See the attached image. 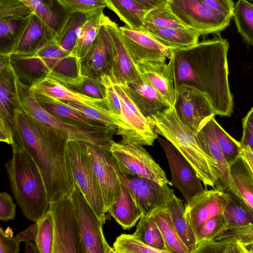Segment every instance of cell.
<instances>
[{"label":"cell","instance_id":"cell-26","mask_svg":"<svg viewBox=\"0 0 253 253\" xmlns=\"http://www.w3.org/2000/svg\"><path fill=\"white\" fill-rule=\"evenodd\" d=\"M55 38L53 31L32 13L22 38L10 54L36 52Z\"/></svg>","mask_w":253,"mask_h":253},{"label":"cell","instance_id":"cell-28","mask_svg":"<svg viewBox=\"0 0 253 253\" xmlns=\"http://www.w3.org/2000/svg\"><path fill=\"white\" fill-rule=\"evenodd\" d=\"M59 36L71 12L61 0H19Z\"/></svg>","mask_w":253,"mask_h":253},{"label":"cell","instance_id":"cell-27","mask_svg":"<svg viewBox=\"0 0 253 253\" xmlns=\"http://www.w3.org/2000/svg\"><path fill=\"white\" fill-rule=\"evenodd\" d=\"M33 95L47 112L56 119L63 122L89 129H99L109 126L89 118L68 106L61 100L40 94Z\"/></svg>","mask_w":253,"mask_h":253},{"label":"cell","instance_id":"cell-42","mask_svg":"<svg viewBox=\"0 0 253 253\" xmlns=\"http://www.w3.org/2000/svg\"><path fill=\"white\" fill-rule=\"evenodd\" d=\"M187 27L171 12L168 5L150 10L144 21V30Z\"/></svg>","mask_w":253,"mask_h":253},{"label":"cell","instance_id":"cell-17","mask_svg":"<svg viewBox=\"0 0 253 253\" xmlns=\"http://www.w3.org/2000/svg\"><path fill=\"white\" fill-rule=\"evenodd\" d=\"M157 139L169 164L172 186L178 189L186 203H188L206 190L202 181L192 165L170 142L160 137Z\"/></svg>","mask_w":253,"mask_h":253},{"label":"cell","instance_id":"cell-51","mask_svg":"<svg viewBox=\"0 0 253 253\" xmlns=\"http://www.w3.org/2000/svg\"><path fill=\"white\" fill-rule=\"evenodd\" d=\"M71 13H87L100 8L106 7L103 0H61Z\"/></svg>","mask_w":253,"mask_h":253},{"label":"cell","instance_id":"cell-50","mask_svg":"<svg viewBox=\"0 0 253 253\" xmlns=\"http://www.w3.org/2000/svg\"><path fill=\"white\" fill-rule=\"evenodd\" d=\"M101 78L106 86L105 100L107 107L112 115L121 120V103L119 96L115 89L113 84L109 76H103Z\"/></svg>","mask_w":253,"mask_h":253},{"label":"cell","instance_id":"cell-22","mask_svg":"<svg viewBox=\"0 0 253 253\" xmlns=\"http://www.w3.org/2000/svg\"><path fill=\"white\" fill-rule=\"evenodd\" d=\"M28 90L33 94H40L55 99L76 102L114 116L108 110L105 99H96L76 92L49 76L35 82L29 86Z\"/></svg>","mask_w":253,"mask_h":253},{"label":"cell","instance_id":"cell-20","mask_svg":"<svg viewBox=\"0 0 253 253\" xmlns=\"http://www.w3.org/2000/svg\"><path fill=\"white\" fill-rule=\"evenodd\" d=\"M104 22L110 35L113 44L110 78L113 83L125 85L137 79L139 72L125 46L120 27L106 16H105Z\"/></svg>","mask_w":253,"mask_h":253},{"label":"cell","instance_id":"cell-39","mask_svg":"<svg viewBox=\"0 0 253 253\" xmlns=\"http://www.w3.org/2000/svg\"><path fill=\"white\" fill-rule=\"evenodd\" d=\"M86 19V13L79 12L71 13L61 35L55 38L61 48L72 55L77 44L80 30Z\"/></svg>","mask_w":253,"mask_h":253},{"label":"cell","instance_id":"cell-48","mask_svg":"<svg viewBox=\"0 0 253 253\" xmlns=\"http://www.w3.org/2000/svg\"><path fill=\"white\" fill-rule=\"evenodd\" d=\"M228 229L229 226L223 214L214 216L208 219L197 232V243L214 240Z\"/></svg>","mask_w":253,"mask_h":253},{"label":"cell","instance_id":"cell-16","mask_svg":"<svg viewBox=\"0 0 253 253\" xmlns=\"http://www.w3.org/2000/svg\"><path fill=\"white\" fill-rule=\"evenodd\" d=\"M120 180L130 192L143 214L167 207L173 195V189L168 184L161 185L150 179L125 174L118 170Z\"/></svg>","mask_w":253,"mask_h":253},{"label":"cell","instance_id":"cell-54","mask_svg":"<svg viewBox=\"0 0 253 253\" xmlns=\"http://www.w3.org/2000/svg\"><path fill=\"white\" fill-rule=\"evenodd\" d=\"M243 135L240 142L242 146H248L253 152V107L242 120Z\"/></svg>","mask_w":253,"mask_h":253},{"label":"cell","instance_id":"cell-19","mask_svg":"<svg viewBox=\"0 0 253 253\" xmlns=\"http://www.w3.org/2000/svg\"><path fill=\"white\" fill-rule=\"evenodd\" d=\"M229 200L228 194L213 188L206 190L186 203L184 206L185 216L195 235L208 219L223 213Z\"/></svg>","mask_w":253,"mask_h":253},{"label":"cell","instance_id":"cell-35","mask_svg":"<svg viewBox=\"0 0 253 253\" xmlns=\"http://www.w3.org/2000/svg\"><path fill=\"white\" fill-rule=\"evenodd\" d=\"M167 208L178 235L192 253L197 243L195 234L185 216L183 200L174 194Z\"/></svg>","mask_w":253,"mask_h":253},{"label":"cell","instance_id":"cell-10","mask_svg":"<svg viewBox=\"0 0 253 253\" xmlns=\"http://www.w3.org/2000/svg\"><path fill=\"white\" fill-rule=\"evenodd\" d=\"M53 220L52 253H84L81 231L70 196L49 203Z\"/></svg>","mask_w":253,"mask_h":253},{"label":"cell","instance_id":"cell-60","mask_svg":"<svg viewBox=\"0 0 253 253\" xmlns=\"http://www.w3.org/2000/svg\"><path fill=\"white\" fill-rule=\"evenodd\" d=\"M245 245L246 246L249 253H253V243Z\"/></svg>","mask_w":253,"mask_h":253},{"label":"cell","instance_id":"cell-21","mask_svg":"<svg viewBox=\"0 0 253 253\" xmlns=\"http://www.w3.org/2000/svg\"><path fill=\"white\" fill-rule=\"evenodd\" d=\"M112 55L111 38L103 21L90 50L81 63L83 75L90 74L100 78L110 77Z\"/></svg>","mask_w":253,"mask_h":253},{"label":"cell","instance_id":"cell-37","mask_svg":"<svg viewBox=\"0 0 253 253\" xmlns=\"http://www.w3.org/2000/svg\"><path fill=\"white\" fill-rule=\"evenodd\" d=\"M133 235L146 245L168 253L161 231L151 213L142 215Z\"/></svg>","mask_w":253,"mask_h":253},{"label":"cell","instance_id":"cell-11","mask_svg":"<svg viewBox=\"0 0 253 253\" xmlns=\"http://www.w3.org/2000/svg\"><path fill=\"white\" fill-rule=\"evenodd\" d=\"M70 197L80 229L84 253H114L105 238L103 224L76 183Z\"/></svg>","mask_w":253,"mask_h":253},{"label":"cell","instance_id":"cell-43","mask_svg":"<svg viewBox=\"0 0 253 253\" xmlns=\"http://www.w3.org/2000/svg\"><path fill=\"white\" fill-rule=\"evenodd\" d=\"M192 253H249L246 246L233 239L203 241Z\"/></svg>","mask_w":253,"mask_h":253},{"label":"cell","instance_id":"cell-32","mask_svg":"<svg viewBox=\"0 0 253 253\" xmlns=\"http://www.w3.org/2000/svg\"><path fill=\"white\" fill-rule=\"evenodd\" d=\"M104 8H100L86 13L87 19L82 26L72 55L81 62L84 59L98 34L105 15Z\"/></svg>","mask_w":253,"mask_h":253},{"label":"cell","instance_id":"cell-58","mask_svg":"<svg viewBox=\"0 0 253 253\" xmlns=\"http://www.w3.org/2000/svg\"><path fill=\"white\" fill-rule=\"evenodd\" d=\"M240 156L246 161L253 173V152L248 146H241Z\"/></svg>","mask_w":253,"mask_h":253},{"label":"cell","instance_id":"cell-7","mask_svg":"<svg viewBox=\"0 0 253 253\" xmlns=\"http://www.w3.org/2000/svg\"><path fill=\"white\" fill-rule=\"evenodd\" d=\"M66 150L75 183L104 225L107 216L103 197L86 150L81 141L68 140Z\"/></svg>","mask_w":253,"mask_h":253},{"label":"cell","instance_id":"cell-52","mask_svg":"<svg viewBox=\"0 0 253 253\" xmlns=\"http://www.w3.org/2000/svg\"><path fill=\"white\" fill-rule=\"evenodd\" d=\"M20 242L13 236L12 229L7 227L5 231L0 228V253H18Z\"/></svg>","mask_w":253,"mask_h":253},{"label":"cell","instance_id":"cell-3","mask_svg":"<svg viewBox=\"0 0 253 253\" xmlns=\"http://www.w3.org/2000/svg\"><path fill=\"white\" fill-rule=\"evenodd\" d=\"M9 56L18 79L28 86L46 76L68 86L80 82L83 76L81 62L61 48L55 39L36 52Z\"/></svg>","mask_w":253,"mask_h":253},{"label":"cell","instance_id":"cell-40","mask_svg":"<svg viewBox=\"0 0 253 253\" xmlns=\"http://www.w3.org/2000/svg\"><path fill=\"white\" fill-rule=\"evenodd\" d=\"M233 16L244 41L253 45V3L247 0H238Z\"/></svg>","mask_w":253,"mask_h":253},{"label":"cell","instance_id":"cell-49","mask_svg":"<svg viewBox=\"0 0 253 253\" xmlns=\"http://www.w3.org/2000/svg\"><path fill=\"white\" fill-rule=\"evenodd\" d=\"M32 13L29 7L19 0H0V18L27 17Z\"/></svg>","mask_w":253,"mask_h":253},{"label":"cell","instance_id":"cell-12","mask_svg":"<svg viewBox=\"0 0 253 253\" xmlns=\"http://www.w3.org/2000/svg\"><path fill=\"white\" fill-rule=\"evenodd\" d=\"M174 107L181 121L195 134L215 115L208 95L195 86L184 83L176 90Z\"/></svg>","mask_w":253,"mask_h":253},{"label":"cell","instance_id":"cell-41","mask_svg":"<svg viewBox=\"0 0 253 253\" xmlns=\"http://www.w3.org/2000/svg\"><path fill=\"white\" fill-rule=\"evenodd\" d=\"M215 137L229 165L240 156L241 145L231 137L216 121L214 117L205 124Z\"/></svg>","mask_w":253,"mask_h":253},{"label":"cell","instance_id":"cell-59","mask_svg":"<svg viewBox=\"0 0 253 253\" xmlns=\"http://www.w3.org/2000/svg\"><path fill=\"white\" fill-rule=\"evenodd\" d=\"M25 253H40L38 246L34 242L28 241L25 242Z\"/></svg>","mask_w":253,"mask_h":253},{"label":"cell","instance_id":"cell-45","mask_svg":"<svg viewBox=\"0 0 253 253\" xmlns=\"http://www.w3.org/2000/svg\"><path fill=\"white\" fill-rule=\"evenodd\" d=\"M114 253H166L142 243L133 234H122L113 243Z\"/></svg>","mask_w":253,"mask_h":253},{"label":"cell","instance_id":"cell-6","mask_svg":"<svg viewBox=\"0 0 253 253\" xmlns=\"http://www.w3.org/2000/svg\"><path fill=\"white\" fill-rule=\"evenodd\" d=\"M29 86L16 79L17 108L41 124L53 130L64 139L91 143L110 148L116 134V128L107 126L99 129H89L60 121L47 112L28 90Z\"/></svg>","mask_w":253,"mask_h":253},{"label":"cell","instance_id":"cell-2","mask_svg":"<svg viewBox=\"0 0 253 253\" xmlns=\"http://www.w3.org/2000/svg\"><path fill=\"white\" fill-rule=\"evenodd\" d=\"M228 41L220 38L184 48L194 71L197 88L208 95L215 115L227 117L234 106L228 80Z\"/></svg>","mask_w":253,"mask_h":253},{"label":"cell","instance_id":"cell-18","mask_svg":"<svg viewBox=\"0 0 253 253\" xmlns=\"http://www.w3.org/2000/svg\"><path fill=\"white\" fill-rule=\"evenodd\" d=\"M120 29L134 65L142 61H166L171 58L172 49L163 45L145 30L133 29L126 25Z\"/></svg>","mask_w":253,"mask_h":253},{"label":"cell","instance_id":"cell-53","mask_svg":"<svg viewBox=\"0 0 253 253\" xmlns=\"http://www.w3.org/2000/svg\"><path fill=\"white\" fill-rule=\"evenodd\" d=\"M16 205L12 197L4 192L0 194V219L7 221L14 219L16 214Z\"/></svg>","mask_w":253,"mask_h":253},{"label":"cell","instance_id":"cell-47","mask_svg":"<svg viewBox=\"0 0 253 253\" xmlns=\"http://www.w3.org/2000/svg\"><path fill=\"white\" fill-rule=\"evenodd\" d=\"M62 101L68 106L81 112L89 118L108 126L116 128L117 129L116 133L121 130L123 127L122 122L110 114L76 102Z\"/></svg>","mask_w":253,"mask_h":253},{"label":"cell","instance_id":"cell-36","mask_svg":"<svg viewBox=\"0 0 253 253\" xmlns=\"http://www.w3.org/2000/svg\"><path fill=\"white\" fill-rule=\"evenodd\" d=\"M151 215L161 231L168 253H190L178 235L167 207L158 209Z\"/></svg>","mask_w":253,"mask_h":253},{"label":"cell","instance_id":"cell-9","mask_svg":"<svg viewBox=\"0 0 253 253\" xmlns=\"http://www.w3.org/2000/svg\"><path fill=\"white\" fill-rule=\"evenodd\" d=\"M168 6L186 27L201 35L218 33L230 25L231 17L213 10L203 0H168Z\"/></svg>","mask_w":253,"mask_h":253},{"label":"cell","instance_id":"cell-57","mask_svg":"<svg viewBox=\"0 0 253 253\" xmlns=\"http://www.w3.org/2000/svg\"><path fill=\"white\" fill-rule=\"evenodd\" d=\"M148 11L167 6L168 0H134Z\"/></svg>","mask_w":253,"mask_h":253},{"label":"cell","instance_id":"cell-29","mask_svg":"<svg viewBox=\"0 0 253 253\" xmlns=\"http://www.w3.org/2000/svg\"><path fill=\"white\" fill-rule=\"evenodd\" d=\"M120 183V196L107 212L124 230H129L141 218L143 212L135 204L127 188L121 181Z\"/></svg>","mask_w":253,"mask_h":253},{"label":"cell","instance_id":"cell-1","mask_svg":"<svg viewBox=\"0 0 253 253\" xmlns=\"http://www.w3.org/2000/svg\"><path fill=\"white\" fill-rule=\"evenodd\" d=\"M13 145H23L37 164L49 203L70 196L75 184L67 153V140L28 116L14 112Z\"/></svg>","mask_w":253,"mask_h":253},{"label":"cell","instance_id":"cell-15","mask_svg":"<svg viewBox=\"0 0 253 253\" xmlns=\"http://www.w3.org/2000/svg\"><path fill=\"white\" fill-rule=\"evenodd\" d=\"M17 76L9 55H0V141L14 143V112L17 108Z\"/></svg>","mask_w":253,"mask_h":253},{"label":"cell","instance_id":"cell-33","mask_svg":"<svg viewBox=\"0 0 253 253\" xmlns=\"http://www.w3.org/2000/svg\"><path fill=\"white\" fill-rule=\"evenodd\" d=\"M29 18L30 15L0 18V55L11 53L22 38Z\"/></svg>","mask_w":253,"mask_h":253},{"label":"cell","instance_id":"cell-38","mask_svg":"<svg viewBox=\"0 0 253 253\" xmlns=\"http://www.w3.org/2000/svg\"><path fill=\"white\" fill-rule=\"evenodd\" d=\"M229 202L223 213L229 229L253 224L252 210L239 197L235 195H229Z\"/></svg>","mask_w":253,"mask_h":253},{"label":"cell","instance_id":"cell-31","mask_svg":"<svg viewBox=\"0 0 253 253\" xmlns=\"http://www.w3.org/2000/svg\"><path fill=\"white\" fill-rule=\"evenodd\" d=\"M230 177L238 196L253 211V173L240 156L229 165Z\"/></svg>","mask_w":253,"mask_h":253},{"label":"cell","instance_id":"cell-5","mask_svg":"<svg viewBox=\"0 0 253 253\" xmlns=\"http://www.w3.org/2000/svg\"><path fill=\"white\" fill-rule=\"evenodd\" d=\"M147 120L154 131L165 137L189 162L204 185L215 188L219 174L216 162L203 150L195 134L181 121L174 107L170 106Z\"/></svg>","mask_w":253,"mask_h":253},{"label":"cell","instance_id":"cell-23","mask_svg":"<svg viewBox=\"0 0 253 253\" xmlns=\"http://www.w3.org/2000/svg\"><path fill=\"white\" fill-rule=\"evenodd\" d=\"M174 56L166 61H142L135 65L170 106H174L176 90L174 82Z\"/></svg>","mask_w":253,"mask_h":253},{"label":"cell","instance_id":"cell-24","mask_svg":"<svg viewBox=\"0 0 253 253\" xmlns=\"http://www.w3.org/2000/svg\"><path fill=\"white\" fill-rule=\"evenodd\" d=\"M121 85L147 119L170 106L140 72L137 79Z\"/></svg>","mask_w":253,"mask_h":253},{"label":"cell","instance_id":"cell-44","mask_svg":"<svg viewBox=\"0 0 253 253\" xmlns=\"http://www.w3.org/2000/svg\"><path fill=\"white\" fill-rule=\"evenodd\" d=\"M35 243L40 253H52L54 244V225L52 213L48 210L39 221Z\"/></svg>","mask_w":253,"mask_h":253},{"label":"cell","instance_id":"cell-61","mask_svg":"<svg viewBox=\"0 0 253 253\" xmlns=\"http://www.w3.org/2000/svg\"></svg>","mask_w":253,"mask_h":253},{"label":"cell","instance_id":"cell-25","mask_svg":"<svg viewBox=\"0 0 253 253\" xmlns=\"http://www.w3.org/2000/svg\"><path fill=\"white\" fill-rule=\"evenodd\" d=\"M197 140L203 149L216 163L218 169V177L215 188L228 195L238 196L232 182L229 165L215 137L206 125L195 134Z\"/></svg>","mask_w":253,"mask_h":253},{"label":"cell","instance_id":"cell-46","mask_svg":"<svg viewBox=\"0 0 253 253\" xmlns=\"http://www.w3.org/2000/svg\"><path fill=\"white\" fill-rule=\"evenodd\" d=\"M67 87L94 98L104 99L105 98L106 86L102 79L92 75H83L79 82Z\"/></svg>","mask_w":253,"mask_h":253},{"label":"cell","instance_id":"cell-30","mask_svg":"<svg viewBox=\"0 0 253 253\" xmlns=\"http://www.w3.org/2000/svg\"><path fill=\"white\" fill-rule=\"evenodd\" d=\"M145 31L163 45L172 50L197 44L201 36L187 27L150 29Z\"/></svg>","mask_w":253,"mask_h":253},{"label":"cell","instance_id":"cell-14","mask_svg":"<svg viewBox=\"0 0 253 253\" xmlns=\"http://www.w3.org/2000/svg\"><path fill=\"white\" fill-rule=\"evenodd\" d=\"M86 150L99 183L104 204L108 212L118 199L121 183L118 170L111 156L110 149L81 141Z\"/></svg>","mask_w":253,"mask_h":253},{"label":"cell","instance_id":"cell-56","mask_svg":"<svg viewBox=\"0 0 253 253\" xmlns=\"http://www.w3.org/2000/svg\"><path fill=\"white\" fill-rule=\"evenodd\" d=\"M39 221L34 222L25 230L18 233L15 236L21 242L36 241L38 231Z\"/></svg>","mask_w":253,"mask_h":253},{"label":"cell","instance_id":"cell-34","mask_svg":"<svg viewBox=\"0 0 253 253\" xmlns=\"http://www.w3.org/2000/svg\"><path fill=\"white\" fill-rule=\"evenodd\" d=\"M125 25L133 29L144 30L145 17L150 11L134 0H103Z\"/></svg>","mask_w":253,"mask_h":253},{"label":"cell","instance_id":"cell-13","mask_svg":"<svg viewBox=\"0 0 253 253\" xmlns=\"http://www.w3.org/2000/svg\"><path fill=\"white\" fill-rule=\"evenodd\" d=\"M113 83V82H112ZM122 106L123 127L116 134L122 140L131 144L152 146L158 134L154 131L148 120L139 110L120 84L113 83Z\"/></svg>","mask_w":253,"mask_h":253},{"label":"cell","instance_id":"cell-4","mask_svg":"<svg viewBox=\"0 0 253 253\" xmlns=\"http://www.w3.org/2000/svg\"><path fill=\"white\" fill-rule=\"evenodd\" d=\"M12 150V159L4 164L11 192L25 217L37 222L49 207L43 180L34 159L23 146Z\"/></svg>","mask_w":253,"mask_h":253},{"label":"cell","instance_id":"cell-55","mask_svg":"<svg viewBox=\"0 0 253 253\" xmlns=\"http://www.w3.org/2000/svg\"><path fill=\"white\" fill-rule=\"evenodd\" d=\"M213 10L232 17L235 4L232 0H203Z\"/></svg>","mask_w":253,"mask_h":253},{"label":"cell","instance_id":"cell-8","mask_svg":"<svg viewBox=\"0 0 253 253\" xmlns=\"http://www.w3.org/2000/svg\"><path fill=\"white\" fill-rule=\"evenodd\" d=\"M110 151L118 170L125 174L152 179L172 186L165 171L142 145L113 141Z\"/></svg>","mask_w":253,"mask_h":253}]
</instances>
